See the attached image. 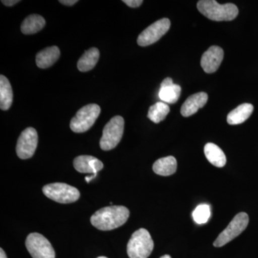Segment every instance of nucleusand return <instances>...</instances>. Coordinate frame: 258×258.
<instances>
[{"mask_svg": "<svg viewBox=\"0 0 258 258\" xmlns=\"http://www.w3.org/2000/svg\"><path fill=\"white\" fill-rule=\"evenodd\" d=\"M200 13L213 21H231L237 18L239 10L235 5L227 3L220 5L215 0H201L198 3Z\"/></svg>", "mask_w": 258, "mask_h": 258, "instance_id": "f03ea898", "label": "nucleus"}, {"mask_svg": "<svg viewBox=\"0 0 258 258\" xmlns=\"http://www.w3.org/2000/svg\"><path fill=\"white\" fill-rule=\"evenodd\" d=\"M174 83H173V80L171 78H166L162 81L161 84V88L169 87V86H173Z\"/></svg>", "mask_w": 258, "mask_h": 258, "instance_id": "393cba45", "label": "nucleus"}, {"mask_svg": "<svg viewBox=\"0 0 258 258\" xmlns=\"http://www.w3.org/2000/svg\"><path fill=\"white\" fill-rule=\"evenodd\" d=\"M13 101V92L9 80L0 76V108L3 111L10 109Z\"/></svg>", "mask_w": 258, "mask_h": 258, "instance_id": "a211bd4d", "label": "nucleus"}, {"mask_svg": "<svg viewBox=\"0 0 258 258\" xmlns=\"http://www.w3.org/2000/svg\"><path fill=\"white\" fill-rule=\"evenodd\" d=\"M38 144V135L35 128L30 127L22 132L17 143L16 152L21 159L31 158L36 150Z\"/></svg>", "mask_w": 258, "mask_h": 258, "instance_id": "9d476101", "label": "nucleus"}, {"mask_svg": "<svg viewBox=\"0 0 258 258\" xmlns=\"http://www.w3.org/2000/svg\"><path fill=\"white\" fill-rule=\"evenodd\" d=\"M60 55V51L58 47L51 46L43 49L36 55L35 60L37 67L42 69L51 67L58 60Z\"/></svg>", "mask_w": 258, "mask_h": 258, "instance_id": "4468645a", "label": "nucleus"}, {"mask_svg": "<svg viewBox=\"0 0 258 258\" xmlns=\"http://www.w3.org/2000/svg\"><path fill=\"white\" fill-rule=\"evenodd\" d=\"M75 169L80 173H89L97 175L103 168L101 161L92 156L83 155L76 157L74 161Z\"/></svg>", "mask_w": 258, "mask_h": 258, "instance_id": "f8f14e48", "label": "nucleus"}, {"mask_svg": "<svg viewBox=\"0 0 258 258\" xmlns=\"http://www.w3.org/2000/svg\"><path fill=\"white\" fill-rule=\"evenodd\" d=\"M170 112V108L164 102H157L150 107L148 112V118L155 123H160L165 119Z\"/></svg>", "mask_w": 258, "mask_h": 258, "instance_id": "412c9836", "label": "nucleus"}, {"mask_svg": "<svg viewBox=\"0 0 258 258\" xmlns=\"http://www.w3.org/2000/svg\"><path fill=\"white\" fill-rule=\"evenodd\" d=\"M59 3L62 5H66V6H72L76 3H78L77 0H60Z\"/></svg>", "mask_w": 258, "mask_h": 258, "instance_id": "bb28decb", "label": "nucleus"}, {"mask_svg": "<svg viewBox=\"0 0 258 258\" xmlns=\"http://www.w3.org/2000/svg\"><path fill=\"white\" fill-rule=\"evenodd\" d=\"M0 258H8L7 257L6 254H5V251L3 249H0Z\"/></svg>", "mask_w": 258, "mask_h": 258, "instance_id": "c85d7f7f", "label": "nucleus"}, {"mask_svg": "<svg viewBox=\"0 0 258 258\" xmlns=\"http://www.w3.org/2000/svg\"><path fill=\"white\" fill-rule=\"evenodd\" d=\"M45 20L39 15H31L25 19L21 25V31L25 35L37 33L45 27Z\"/></svg>", "mask_w": 258, "mask_h": 258, "instance_id": "aec40b11", "label": "nucleus"}, {"mask_svg": "<svg viewBox=\"0 0 258 258\" xmlns=\"http://www.w3.org/2000/svg\"><path fill=\"white\" fill-rule=\"evenodd\" d=\"M170 26L171 22L168 18L157 20L139 35L137 43L142 47L149 46L155 43L169 31Z\"/></svg>", "mask_w": 258, "mask_h": 258, "instance_id": "1a4fd4ad", "label": "nucleus"}, {"mask_svg": "<svg viewBox=\"0 0 258 258\" xmlns=\"http://www.w3.org/2000/svg\"><path fill=\"white\" fill-rule=\"evenodd\" d=\"M211 216V209L210 205L202 204L194 210L192 217L194 220L199 225L207 223Z\"/></svg>", "mask_w": 258, "mask_h": 258, "instance_id": "5701e85b", "label": "nucleus"}, {"mask_svg": "<svg viewBox=\"0 0 258 258\" xmlns=\"http://www.w3.org/2000/svg\"><path fill=\"white\" fill-rule=\"evenodd\" d=\"M177 169V161L172 156L163 157L155 161L153 165V170L158 175L170 176L174 174Z\"/></svg>", "mask_w": 258, "mask_h": 258, "instance_id": "dca6fc26", "label": "nucleus"}, {"mask_svg": "<svg viewBox=\"0 0 258 258\" xmlns=\"http://www.w3.org/2000/svg\"><path fill=\"white\" fill-rule=\"evenodd\" d=\"M123 2L125 5L132 8H139L143 3L142 0H123Z\"/></svg>", "mask_w": 258, "mask_h": 258, "instance_id": "b1692460", "label": "nucleus"}, {"mask_svg": "<svg viewBox=\"0 0 258 258\" xmlns=\"http://www.w3.org/2000/svg\"><path fill=\"white\" fill-rule=\"evenodd\" d=\"M208 100V95L205 92L195 93L190 96L183 103L181 114L184 117L191 116L203 108Z\"/></svg>", "mask_w": 258, "mask_h": 258, "instance_id": "ddd939ff", "label": "nucleus"}, {"mask_svg": "<svg viewBox=\"0 0 258 258\" xmlns=\"http://www.w3.org/2000/svg\"><path fill=\"white\" fill-rule=\"evenodd\" d=\"M224 57V51L221 47L214 45L210 47L201 59V66L207 74L216 72L221 64Z\"/></svg>", "mask_w": 258, "mask_h": 258, "instance_id": "9b49d317", "label": "nucleus"}, {"mask_svg": "<svg viewBox=\"0 0 258 258\" xmlns=\"http://www.w3.org/2000/svg\"><path fill=\"white\" fill-rule=\"evenodd\" d=\"M160 258H171L170 255H169V254H165V255L162 256V257H161Z\"/></svg>", "mask_w": 258, "mask_h": 258, "instance_id": "c756f323", "label": "nucleus"}, {"mask_svg": "<svg viewBox=\"0 0 258 258\" xmlns=\"http://www.w3.org/2000/svg\"><path fill=\"white\" fill-rule=\"evenodd\" d=\"M130 212L123 206H110L102 208L93 214L91 222L96 228L102 231L114 230L128 220Z\"/></svg>", "mask_w": 258, "mask_h": 258, "instance_id": "f257e3e1", "label": "nucleus"}, {"mask_svg": "<svg viewBox=\"0 0 258 258\" xmlns=\"http://www.w3.org/2000/svg\"><path fill=\"white\" fill-rule=\"evenodd\" d=\"M181 88L179 85L174 84L166 88H160L159 92V98L166 103H175L181 95Z\"/></svg>", "mask_w": 258, "mask_h": 258, "instance_id": "4be33fe9", "label": "nucleus"}, {"mask_svg": "<svg viewBox=\"0 0 258 258\" xmlns=\"http://www.w3.org/2000/svg\"><path fill=\"white\" fill-rule=\"evenodd\" d=\"M101 113L98 105L88 104L83 106L71 120L70 127L76 133H83L89 130L94 124Z\"/></svg>", "mask_w": 258, "mask_h": 258, "instance_id": "39448f33", "label": "nucleus"}, {"mask_svg": "<svg viewBox=\"0 0 258 258\" xmlns=\"http://www.w3.org/2000/svg\"><path fill=\"white\" fill-rule=\"evenodd\" d=\"M248 223L249 217L247 213L240 212L237 214L225 230L222 231L217 237L216 240L214 242V246L216 247H222L233 240L247 228Z\"/></svg>", "mask_w": 258, "mask_h": 258, "instance_id": "0eeeda50", "label": "nucleus"}, {"mask_svg": "<svg viewBox=\"0 0 258 258\" xmlns=\"http://www.w3.org/2000/svg\"><path fill=\"white\" fill-rule=\"evenodd\" d=\"M205 156L207 159L210 161L212 165L217 166V167H223L226 164L225 154L223 151L220 149L218 146L213 143H208L205 146L204 149Z\"/></svg>", "mask_w": 258, "mask_h": 258, "instance_id": "f3484780", "label": "nucleus"}, {"mask_svg": "<svg viewBox=\"0 0 258 258\" xmlns=\"http://www.w3.org/2000/svg\"><path fill=\"white\" fill-rule=\"evenodd\" d=\"M124 132V119L120 115L112 118L105 125L103 136L100 141L102 150L110 151L114 149L121 140Z\"/></svg>", "mask_w": 258, "mask_h": 258, "instance_id": "20e7f679", "label": "nucleus"}, {"mask_svg": "<svg viewBox=\"0 0 258 258\" xmlns=\"http://www.w3.org/2000/svg\"><path fill=\"white\" fill-rule=\"evenodd\" d=\"M97 175H95V174H93V175L89 176H86V178H85V179H86V182L89 183L90 181H91L93 179H94V178L96 177Z\"/></svg>", "mask_w": 258, "mask_h": 258, "instance_id": "cd10ccee", "label": "nucleus"}, {"mask_svg": "<svg viewBox=\"0 0 258 258\" xmlns=\"http://www.w3.org/2000/svg\"><path fill=\"white\" fill-rule=\"evenodd\" d=\"M42 191L47 198L61 204L75 203L81 196L78 189L64 183L45 185L42 188Z\"/></svg>", "mask_w": 258, "mask_h": 258, "instance_id": "423d86ee", "label": "nucleus"}, {"mask_svg": "<svg viewBox=\"0 0 258 258\" xmlns=\"http://www.w3.org/2000/svg\"><path fill=\"white\" fill-rule=\"evenodd\" d=\"M100 52L96 47H92L86 50L81 56L77 63L78 69L81 72H88L96 66L99 60Z\"/></svg>", "mask_w": 258, "mask_h": 258, "instance_id": "6ab92c4d", "label": "nucleus"}, {"mask_svg": "<svg viewBox=\"0 0 258 258\" xmlns=\"http://www.w3.org/2000/svg\"><path fill=\"white\" fill-rule=\"evenodd\" d=\"M97 258H108V257H103V256H101V257H97Z\"/></svg>", "mask_w": 258, "mask_h": 258, "instance_id": "7c9ffc66", "label": "nucleus"}, {"mask_svg": "<svg viewBox=\"0 0 258 258\" xmlns=\"http://www.w3.org/2000/svg\"><path fill=\"white\" fill-rule=\"evenodd\" d=\"M154 244L149 231L141 228L132 235L127 244L129 258H148L152 254Z\"/></svg>", "mask_w": 258, "mask_h": 258, "instance_id": "7ed1b4c3", "label": "nucleus"}, {"mask_svg": "<svg viewBox=\"0 0 258 258\" xmlns=\"http://www.w3.org/2000/svg\"><path fill=\"white\" fill-rule=\"evenodd\" d=\"M25 245L33 258H55L52 244L43 235L37 232L28 236Z\"/></svg>", "mask_w": 258, "mask_h": 258, "instance_id": "6e6552de", "label": "nucleus"}, {"mask_svg": "<svg viewBox=\"0 0 258 258\" xmlns=\"http://www.w3.org/2000/svg\"><path fill=\"white\" fill-rule=\"evenodd\" d=\"M18 3H20L19 0H3L2 1V3H3V5L8 7L13 6V5H16Z\"/></svg>", "mask_w": 258, "mask_h": 258, "instance_id": "a878e982", "label": "nucleus"}, {"mask_svg": "<svg viewBox=\"0 0 258 258\" xmlns=\"http://www.w3.org/2000/svg\"><path fill=\"white\" fill-rule=\"evenodd\" d=\"M253 110L254 107L250 103L241 104L227 115V123L230 125L241 124L248 119Z\"/></svg>", "mask_w": 258, "mask_h": 258, "instance_id": "2eb2a0df", "label": "nucleus"}]
</instances>
